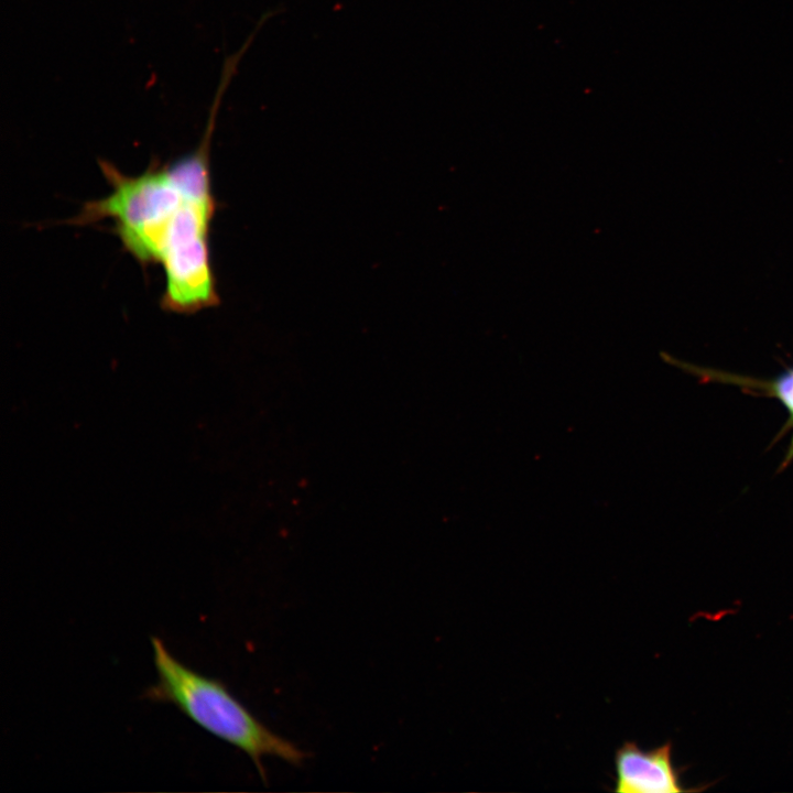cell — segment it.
<instances>
[{"instance_id":"cell-1","label":"cell","mask_w":793,"mask_h":793,"mask_svg":"<svg viewBox=\"0 0 793 793\" xmlns=\"http://www.w3.org/2000/svg\"><path fill=\"white\" fill-rule=\"evenodd\" d=\"M238 65L232 58L224 59L204 133L193 151L172 162L153 160L137 175L98 160L110 192L85 203L67 221L75 226L112 221L113 233L141 267L161 265L165 286L160 305L167 312L194 314L219 302L209 250L216 209L210 144L224 94Z\"/></svg>"},{"instance_id":"cell-4","label":"cell","mask_w":793,"mask_h":793,"mask_svg":"<svg viewBox=\"0 0 793 793\" xmlns=\"http://www.w3.org/2000/svg\"><path fill=\"white\" fill-rule=\"evenodd\" d=\"M669 361L694 376L702 383L728 384L752 397L776 400L784 408L787 419L774 437L773 443L779 442L784 435L791 434L786 453L780 464L779 471L784 470L793 461V367L787 368L772 378H756L720 369L702 367L676 360L672 357H669Z\"/></svg>"},{"instance_id":"cell-2","label":"cell","mask_w":793,"mask_h":793,"mask_svg":"<svg viewBox=\"0 0 793 793\" xmlns=\"http://www.w3.org/2000/svg\"><path fill=\"white\" fill-rule=\"evenodd\" d=\"M157 675L142 697L174 705L200 728L246 753L267 782L263 757L300 765L307 754L263 725L219 680L205 676L178 661L156 637L151 638Z\"/></svg>"},{"instance_id":"cell-3","label":"cell","mask_w":793,"mask_h":793,"mask_svg":"<svg viewBox=\"0 0 793 793\" xmlns=\"http://www.w3.org/2000/svg\"><path fill=\"white\" fill-rule=\"evenodd\" d=\"M616 785L619 793H677L688 789L681 782L672 760V743L642 750L636 742H623L615 753Z\"/></svg>"}]
</instances>
